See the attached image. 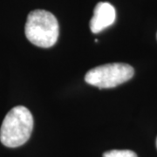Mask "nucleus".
I'll use <instances>...</instances> for the list:
<instances>
[{
	"mask_svg": "<svg viewBox=\"0 0 157 157\" xmlns=\"http://www.w3.org/2000/svg\"><path fill=\"white\" fill-rule=\"evenodd\" d=\"M33 129V117L28 108L17 106L11 109L0 128V141L8 147L24 145Z\"/></svg>",
	"mask_w": 157,
	"mask_h": 157,
	"instance_id": "obj_1",
	"label": "nucleus"
},
{
	"mask_svg": "<svg viewBox=\"0 0 157 157\" xmlns=\"http://www.w3.org/2000/svg\"><path fill=\"white\" fill-rule=\"evenodd\" d=\"M25 33L32 44L49 48L56 44L59 38V23L52 13L45 10H35L29 13Z\"/></svg>",
	"mask_w": 157,
	"mask_h": 157,
	"instance_id": "obj_2",
	"label": "nucleus"
},
{
	"mask_svg": "<svg viewBox=\"0 0 157 157\" xmlns=\"http://www.w3.org/2000/svg\"><path fill=\"white\" fill-rule=\"evenodd\" d=\"M134 73V68L128 64L110 63L89 70L85 80L99 88H112L132 78Z\"/></svg>",
	"mask_w": 157,
	"mask_h": 157,
	"instance_id": "obj_3",
	"label": "nucleus"
},
{
	"mask_svg": "<svg viewBox=\"0 0 157 157\" xmlns=\"http://www.w3.org/2000/svg\"><path fill=\"white\" fill-rule=\"evenodd\" d=\"M116 11L107 2H100L94 10V16L90 20V29L93 33H99L111 26L115 21Z\"/></svg>",
	"mask_w": 157,
	"mask_h": 157,
	"instance_id": "obj_4",
	"label": "nucleus"
},
{
	"mask_svg": "<svg viewBox=\"0 0 157 157\" xmlns=\"http://www.w3.org/2000/svg\"><path fill=\"white\" fill-rule=\"evenodd\" d=\"M103 157H137V155L131 150H111L105 152Z\"/></svg>",
	"mask_w": 157,
	"mask_h": 157,
	"instance_id": "obj_5",
	"label": "nucleus"
},
{
	"mask_svg": "<svg viewBox=\"0 0 157 157\" xmlns=\"http://www.w3.org/2000/svg\"><path fill=\"white\" fill-rule=\"evenodd\" d=\"M156 147H157V139H156Z\"/></svg>",
	"mask_w": 157,
	"mask_h": 157,
	"instance_id": "obj_6",
	"label": "nucleus"
},
{
	"mask_svg": "<svg viewBox=\"0 0 157 157\" xmlns=\"http://www.w3.org/2000/svg\"><path fill=\"white\" fill-rule=\"evenodd\" d=\"M156 37H157V35H156Z\"/></svg>",
	"mask_w": 157,
	"mask_h": 157,
	"instance_id": "obj_7",
	"label": "nucleus"
}]
</instances>
